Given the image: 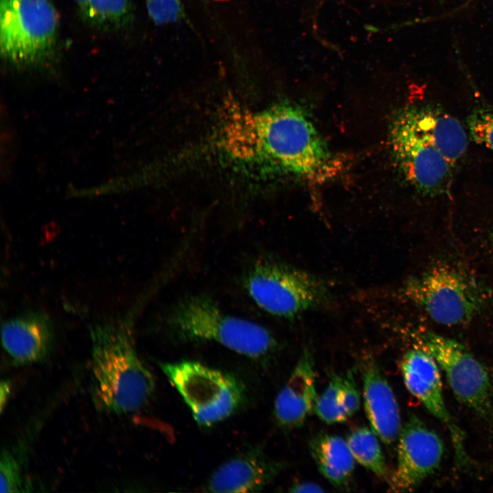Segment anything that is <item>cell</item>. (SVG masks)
Segmentation results:
<instances>
[{
    "instance_id": "7402d4cb",
    "label": "cell",
    "mask_w": 493,
    "mask_h": 493,
    "mask_svg": "<svg viewBox=\"0 0 493 493\" xmlns=\"http://www.w3.org/2000/svg\"><path fill=\"white\" fill-rule=\"evenodd\" d=\"M468 127L472 139L493 152V110L478 108L468 116Z\"/></svg>"
},
{
    "instance_id": "3957f363",
    "label": "cell",
    "mask_w": 493,
    "mask_h": 493,
    "mask_svg": "<svg viewBox=\"0 0 493 493\" xmlns=\"http://www.w3.org/2000/svg\"><path fill=\"white\" fill-rule=\"evenodd\" d=\"M169 325L185 340L214 342L251 358L266 356L277 347L266 328L223 312L207 296H192L181 301L172 311Z\"/></svg>"
},
{
    "instance_id": "5bb4252c",
    "label": "cell",
    "mask_w": 493,
    "mask_h": 493,
    "mask_svg": "<svg viewBox=\"0 0 493 493\" xmlns=\"http://www.w3.org/2000/svg\"><path fill=\"white\" fill-rule=\"evenodd\" d=\"M315 378L314 357L306 349L275 398L274 414L280 427L299 428L314 411L318 397Z\"/></svg>"
},
{
    "instance_id": "6da1fadb",
    "label": "cell",
    "mask_w": 493,
    "mask_h": 493,
    "mask_svg": "<svg viewBox=\"0 0 493 493\" xmlns=\"http://www.w3.org/2000/svg\"><path fill=\"white\" fill-rule=\"evenodd\" d=\"M91 394L94 405L111 414L140 411L155 388L154 377L136 351L126 321L90 328Z\"/></svg>"
},
{
    "instance_id": "ac0fdd59",
    "label": "cell",
    "mask_w": 493,
    "mask_h": 493,
    "mask_svg": "<svg viewBox=\"0 0 493 493\" xmlns=\"http://www.w3.org/2000/svg\"><path fill=\"white\" fill-rule=\"evenodd\" d=\"M379 440L371 428L359 427L348 434L346 441L355 461L377 477L389 480V471Z\"/></svg>"
},
{
    "instance_id": "d6986e66",
    "label": "cell",
    "mask_w": 493,
    "mask_h": 493,
    "mask_svg": "<svg viewBox=\"0 0 493 493\" xmlns=\"http://www.w3.org/2000/svg\"><path fill=\"white\" fill-rule=\"evenodd\" d=\"M131 14V0H90L84 18L102 29L120 27Z\"/></svg>"
},
{
    "instance_id": "4316f807",
    "label": "cell",
    "mask_w": 493,
    "mask_h": 493,
    "mask_svg": "<svg viewBox=\"0 0 493 493\" xmlns=\"http://www.w3.org/2000/svg\"><path fill=\"white\" fill-rule=\"evenodd\" d=\"M77 5L79 10L81 11L82 16H84L89 5L90 0H73Z\"/></svg>"
},
{
    "instance_id": "cb8c5ba5",
    "label": "cell",
    "mask_w": 493,
    "mask_h": 493,
    "mask_svg": "<svg viewBox=\"0 0 493 493\" xmlns=\"http://www.w3.org/2000/svg\"><path fill=\"white\" fill-rule=\"evenodd\" d=\"M360 396L357 388L353 371L351 370L343 376L341 390V406L347 419L359 409Z\"/></svg>"
},
{
    "instance_id": "5b68a950",
    "label": "cell",
    "mask_w": 493,
    "mask_h": 493,
    "mask_svg": "<svg viewBox=\"0 0 493 493\" xmlns=\"http://www.w3.org/2000/svg\"><path fill=\"white\" fill-rule=\"evenodd\" d=\"M244 286L260 308L284 318H294L323 305L329 296L323 280L302 270L262 257L247 270Z\"/></svg>"
},
{
    "instance_id": "44dd1931",
    "label": "cell",
    "mask_w": 493,
    "mask_h": 493,
    "mask_svg": "<svg viewBox=\"0 0 493 493\" xmlns=\"http://www.w3.org/2000/svg\"><path fill=\"white\" fill-rule=\"evenodd\" d=\"M31 488L19 456L10 449L3 450L0 459V492H26L31 491Z\"/></svg>"
},
{
    "instance_id": "277c9868",
    "label": "cell",
    "mask_w": 493,
    "mask_h": 493,
    "mask_svg": "<svg viewBox=\"0 0 493 493\" xmlns=\"http://www.w3.org/2000/svg\"><path fill=\"white\" fill-rule=\"evenodd\" d=\"M58 16L51 0L0 1V51L12 65L30 67L52 56Z\"/></svg>"
},
{
    "instance_id": "9a60e30c",
    "label": "cell",
    "mask_w": 493,
    "mask_h": 493,
    "mask_svg": "<svg viewBox=\"0 0 493 493\" xmlns=\"http://www.w3.org/2000/svg\"><path fill=\"white\" fill-rule=\"evenodd\" d=\"M362 381L364 406L371 429L381 442L391 446L397 441L402 427L394 393L372 359L364 361Z\"/></svg>"
},
{
    "instance_id": "83f0119b",
    "label": "cell",
    "mask_w": 493,
    "mask_h": 493,
    "mask_svg": "<svg viewBox=\"0 0 493 493\" xmlns=\"http://www.w3.org/2000/svg\"><path fill=\"white\" fill-rule=\"evenodd\" d=\"M472 0H467L466 3H465V5H468L469 3H470Z\"/></svg>"
},
{
    "instance_id": "8fae6325",
    "label": "cell",
    "mask_w": 493,
    "mask_h": 493,
    "mask_svg": "<svg viewBox=\"0 0 493 493\" xmlns=\"http://www.w3.org/2000/svg\"><path fill=\"white\" fill-rule=\"evenodd\" d=\"M397 440L396 466L390 476L389 487L393 492L412 491L439 467L443 443L415 415L402 426Z\"/></svg>"
},
{
    "instance_id": "52a82bcc",
    "label": "cell",
    "mask_w": 493,
    "mask_h": 493,
    "mask_svg": "<svg viewBox=\"0 0 493 493\" xmlns=\"http://www.w3.org/2000/svg\"><path fill=\"white\" fill-rule=\"evenodd\" d=\"M160 368L201 426L226 419L241 403V385L231 375L193 361L163 363Z\"/></svg>"
},
{
    "instance_id": "8992f818",
    "label": "cell",
    "mask_w": 493,
    "mask_h": 493,
    "mask_svg": "<svg viewBox=\"0 0 493 493\" xmlns=\"http://www.w3.org/2000/svg\"><path fill=\"white\" fill-rule=\"evenodd\" d=\"M405 292L433 320L448 326L470 322L481 312L487 301L477 282L445 263L434 264L410 279Z\"/></svg>"
},
{
    "instance_id": "7a4b0ae2",
    "label": "cell",
    "mask_w": 493,
    "mask_h": 493,
    "mask_svg": "<svg viewBox=\"0 0 493 493\" xmlns=\"http://www.w3.org/2000/svg\"><path fill=\"white\" fill-rule=\"evenodd\" d=\"M248 121L246 141L281 170L312 181L334 175L340 162L296 107L273 108Z\"/></svg>"
},
{
    "instance_id": "ba28073f",
    "label": "cell",
    "mask_w": 493,
    "mask_h": 493,
    "mask_svg": "<svg viewBox=\"0 0 493 493\" xmlns=\"http://www.w3.org/2000/svg\"><path fill=\"white\" fill-rule=\"evenodd\" d=\"M420 342L444 372L456 399L493 422L491 383L483 364L461 343L440 334L425 332Z\"/></svg>"
},
{
    "instance_id": "ffe728a7",
    "label": "cell",
    "mask_w": 493,
    "mask_h": 493,
    "mask_svg": "<svg viewBox=\"0 0 493 493\" xmlns=\"http://www.w3.org/2000/svg\"><path fill=\"white\" fill-rule=\"evenodd\" d=\"M343 376L336 372L331 373L327 386L316 401L314 412L322 421L329 425L348 420L341 406Z\"/></svg>"
},
{
    "instance_id": "603a6c76",
    "label": "cell",
    "mask_w": 493,
    "mask_h": 493,
    "mask_svg": "<svg viewBox=\"0 0 493 493\" xmlns=\"http://www.w3.org/2000/svg\"><path fill=\"white\" fill-rule=\"evenodd\" d=\"M148 14L157 25L171 24L184 17L181 0H146Z\"/></svg>"
},
{
    "instance_id": "d4e9b609",
    "label": "cell",
    "mask_w": 493,
    "mask_h": 493,
    "mask_svg": "<svg viewBox=\"0 0 493 493\" xmlns=\"http://www.w3.org/2000/svg\"><path fill=\"white\" fill-rule=\"evenodd\" d=\"M290 491L292 492H323L324 490L320 485L314 482H299L295 483Z\"/></svg>"
},
{
    "instance_id": "30bf717a",
    "label": "cell",
    "mask_w": 493,
    "mask_h": 493,
    "mask_svg": "<svg viewBox=\"0 0 493 493\" xmlns=\"http://www.w3.org/2000/svg\"><path fill=\"white\" fill-rule=\"evenodd\" d=\"M400 368L407 390L447 428L456 462L459 465L467 464L464 435L446 406L440 368L434 358L421 346L416 347L403 355Z\"/></svg>"
},
{
    "instance_id": "4fadbf2b",
    "label": "cell",
    "mask_w": 493,
    "mask_h": 493,
    "mask_svg": "<svg viewBox=\"0 0 493 493\" xmlns=\"http://www.w3.org/2000/svg\"><path fill=\"white\" fill-rule=\"evenodd\" d=\"M53 341L51 323L47 314L33 311L12 318L3 323L1 342L6 355L16 365L42 361Z\"/></svg>"
},
{
    "instance_id": "484cf974",
    "label": "cell",
    "mask_w": 493,
    "mask_h": 493,
    "mask_svg": "<svg viewBox=\"0 0 493 493\" xmlns=\"http://www.w3.org/2000/svg\"><path fill=\"white\" fill-rule=\"evenodd\" d=\"M11 394V383L8 380H3L0 384V405L1 412L3 411V408L8 401Z\"/></svg>"
},
{
    "instance_id": "9c48e42d",
    "label": "cell",
    "mask_w": 493,
    "mask_h": 493,
    "mask_svg": "<svg viewBox=\"0 0 493 493\" xmlns=\"http://www.w3.org/2000/svg\"><path fill=\"white\" fill-rule=\"evenodd\" d=\"M391 150L401 173L426 194H438L448 184L451 164L407 120L401 111L390 128Z\"/></svg>"
},
{
    "instance_id": "f1b7e54d",
    "label": "cell",
    "mask_w": 493,
    "mask_h": 493,
    "mask_svg": "<svg viewBox=\"0 0 493 493\" xmlns=\"http://www.w3.org/2000/svg\"><path fill=\"white\" fill-rule=\"evenodd\" d=\"M492 246H493V233L492 234Z\"/></svg>"
},
{
    "instance_id": "7c38bea8",
    "label": "cell",
    "mask_w": 493,
    "mask_h": 493,
    "mask_svg": "<svg viewBox=\"0 0 493 493\" xmlns=\"http://www.w3.org/2000/svg\"><path fill=\"white\" fill-rule=\"evenodd\" d=\"M259 448L237 455L220 464L205 483L211 492H253L262 490L283 469Z\"/></svg>"
},
{
    "instance_id": "e0dca14e",
    "label": "cell",
    "mask_w": 493,
    "mask_h": 493,
    "mask_svg": "<svg viewBox=\"0 0 493 493\" xmlns=\"http://www.w3.org/2000/svg\"><path fill=\"white\" fill-rule=\"evenodd\" d=\"M310 454L322 475L336 488L349 487L355 468V459L346 440L330 433H319L309 442Z\"/></svg>"
},
{
    "instance_id": "2e32d148",
    "label": "cell",
    "mask_w": 493,
    "mask_h": 493,
    "mask_svg": "<svg viewBox=\"0 0 493 493\" xmlns=\"http://www.w3.org/2000/svg\"><path fill=\"white\" fill-rule=\"evenodd\" d=\"M401 112L451 164L464 156L468 137L462 125L455 118L431 106L412 107Z\"/></svg>"
}]
</instances>
